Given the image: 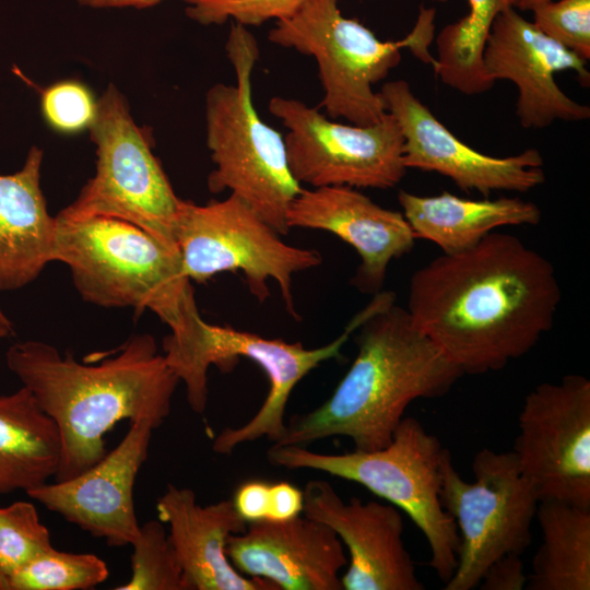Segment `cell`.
Wrapping results in <instances>:
<instances>
[{"instance_id": "6da1fadb", "label": "cell", "mask_w": 590, "mask_h": 590, "mask_svg": "<svg viewBox=\"0 0 590 590\" xmlns=\"http://www.w3.org/2000/svg\"><path fill=\"white\" fill-rule=\"evenodd\" d=\"M560 297L548 259L492 232L417 269L405 309L463 375H482L529 353L552 329Z\"/></svg>"}, {"instance_id": "7a4b0ae2", "label": "cell", "mask_w": 590, "mask_h": 590, "mask_svg": "<svg viewBox=\"0 0 590 590\" xmlns=\"http://www.w3.org/2000/svg\"><path fill=\"white\" fill-rule=\"evenodd\" d=\"M5 362L59 428L62 453L55 481L101 460L107 452L104 437L117 423L143 420L158 428L170 414L179 382L149 333L131 337L97 365L38 340L13 343Z\"/></svg>"}, {"instance_id": "3957f363", "label": "cell", "mask_w": 590, "mask_h": 590, "mask_svg": "<svg viewBox=\"0 0 590 590\" xmlns=\"http://www.w3.org/2000/svg\"><path fill=\"white\" fill-rule=\"evenodd\" d=\"M357 355L320 406L291 418L273 445L304 446L350 438L355 450L386 447L416 399L447 394L463 376L412 323L396 295L384 291L376 309L357 327Z\"/></svg>"}, {"instance_id": "277c9868", "label": "cell", "mask_w": 590, "mask_h": 590, "mask_svg": "<svg viewBox=\"0 0 590 590\" xmlns=\"http://www.w3.org/2000/svg\"><path fill=\"white\" fill-rule=\"evenodd\" d=\"M55 261L68 266L81 297L105 308L149 309L170 328L163 350L185 354L204 338L190 280L178 252L129 222L56 216Z\"/></svg>"}, {"instance_id": "5b68a950", "label": "cell", "mask_w": 590, "mask_h": 590, "mask_svg": "<svg viewBox=\"0 0 590 590\" xmlns=\"http://www.w3.org/2000/svg\"><path fill=\"white\" fill-rule=\"evenodd\" d=\"M235 84L216 83L205 94V138L215 168L208 177L213 193L229 190L248 203L280 235L302 186L292 176L284 139L257 114L251 75L259 58L255 36L232 23L225 45Z\"/></svg>"}, {"instance_id": "8992f818", "label": "cell", "mask_w": 590, "mask_h": 590, "mask_svg": "<svg viewBox=\"0 0 590 590\" xmlns=\"http://www.w3.org/2000/svg\"><path fill=\"white\" fill-rule=\"evenodd\" d=\"M435 14L434 9L422 7L408 36L384 42L357 20L345 17L338 0H306L292 16L276 21L268 39L316 59L323 88L321 105L331 118L368 126L387 113L374 85L399 64L402 48L425 62L435 61L427 52Z\"/></svg>"}, {"instance_id": "52a82bcc", "label": "cell", "mask_w": 590, "mask_h": 590, "mask_svg": "<svg viewBox=\"0 0 590 590\" xmlns=\"http://www.w3.org/2000/svg\"><path fill=\"white\" fill-rule=\"evenodd\" d=\"M445 448L414 417H403L391 441L373 451L320 453L304 446L273 445L268 461L291 470L308 469L361 484L403 510L421 530L430 551L428 565L446 583L458 564L459 534L440 502Z\"/></svg>"}, {"instance_id": "ba28073f", "label": "cell", "mask_w": 590, "mask_h": 590, "mask_svg": "<svg viewBox=\"0 0 590 590\" xmlns=\"http://www.w3.org/2000/svg\"><path fill=\"white\" fill-rule=\"evenodd\" d=\"M88 130L96 146V173L59 214L119 219L178 252L175 225L181 199L153 154L150 132L134 122L114 84L97 101Z\"/></svg>"}, {"instance_id": "9c48e42d", "label": "cell", "mask_w": 590, "mask_h": 590, "mask_svg": "<svg viewBox=\"0 0 590 590\" xmlns=\"http://www.w3.org/2000/svg\"><path fill=\"white\" fill-rule=\"evenodd\" d=\"M473 482L463 480L445 448L440 502L456 522L458 564L445 590H471L486 569L509 554L521 555L531 543L539 496L521 473L511 451L484 448L472 461Z\"/></svg>"}, {"instance_id": "30bf717a", "label": "cell", "mask_w": 590, "mask_h": 590, "mask_svg": "<svg viewBox=\"0 0 590 590\" xmlns=\"http://www.w3.org/2000/svg\"><path fill=\"white\" fill-rule=\"evenodd\" d=\"M281 236L233 193L204 205L181 199L175 225L180 263L190 281L204 283L221 272H241L250 293L263 302L270 296L267 281L273 280L287 312L297 319L293 275L320 266L322 258Z\"/></svg>"}, {"instance_id": "8fae6325", "label": "cell", "mask_w": 590, "mask_h": 590, "mask_svg": "<svg viewBox=\"0 0 590 590\" xmlns=\"http://www.w3.org/2000/svg\"><path fill=\"white\" fill-rule=\"evenodd\" d=\"M269 111L288 130L283 137L290 172L302 186L389 189L405 176L403 135L396 118L376 123H341L317 108L281 96Z\"/></svg>"}, {"instance_id": "7c38bea8", "label": "cell", "mask_w": 590, "mask_h": 590, "mask_svg": "<svg viewBox=\"0 0 590 590\" xmlns=\"http://www.w3.org/2000/svg\"><path fill=\"white\" fill-rule=\"evenodd\" d=\"M515 453L540 502L590 508V381L569 374L524 398Z\"/></svg>"}, {"instance_id": "4fadbf2b", "label": "cell", "mask_w": 590, "mask_h": 590, "mask_svg": "<svg viewBox=\"0 0 590 590\" xmlns=\"http://www.w3.org/2000/svg\"><path fill=\"white\" fill-rule=\"evenodd\" d=\"M379 94L401 128L406 168L438 173L461 190L485 197L499 190L527 192L545 181L543 156L536 149L507 157L481 153L442 125L406 81H389Z\"/></svg>"}, {"instance_id": "5bb4252c", "label": "cell", "mask_w": 590, "mask_h": 590, "mask_svg": "<svg viewBox=\"0 0 590 590\" xmlns=\"http://www.w3.org/2000/svg\"><path fill=\"white\" fill-rule=\"evenodd\" d=\"M483 66L493 83L508 80L517 86L516 115L526 129L590 118V107L565 94L554 78L560 71H574L588 86L587 60L543 34L516 8L494 20L484 46Z\"/></svg>"}, {"instance_id": "9a60e30c", "label": "cell", "mask_w": 590, "mask_h": 590, "mask_svg": "<svg viewBox=\"0 0 590 590\" xmlns=\"http://www.w3.org/2000/svg\"><path fill=\"white\" fill-rule=\"evenodd\" d=\"M381 298L382 292L375 294L337 339L317 349H306L299 342L288 343L281 339H268L252 332L209 323L210 366L215 365L221 370L228 371L243 356L262 368L270 384L267 398L258 412L241 426L223 428L213 439V451L229 455L239 445L263 437L276 442L286 428L285 410L293 389L321 363L340 356V351L351 333L376 309Z\"/></svg>"}, {"instance_id": "2e32d148", "label": "cell", "mask_w": 590, "mask_h": 590, "mask_svg": "<svg viewBox=\"0 0 590 590\" xmlns=\"http://www.w3.org/2000/svg\"><path fill=\"white\" fill-rule=\"evenodd\" d=\"M303 514L330 527L347 547L343 590H423L403 541V518L391 504L343 502L323 480L303 489Z\"/></svg>"}, {"instance_id": "e0dca14e", "label": "cell", "mask_w": 590, "mask_h": 590, "mask_svg": "<svg viewBox=\"0 0 590 590\" xmlns=\"http://www.w3.org/2000/svg\"><path fill=\"white\" fill-rule=\"evenodd\" d=\"M153 430L149 422L134 421L121 441L87 470L26 494L110 546L131 545L140 529L133 487Z\"/></svg>"}, {"instance_id": "ac0fdd59", "label": "cell", "mask_w": 590, "mask_h": 590, "mask_svg": "<svg viewBox=\"0 0 590 590\" xmlns=\"http://www.w3.org/2000/svg\"><path fill=\"white\" fill-rule=\"evenodd\" d=\"M288 228L329 232L351 245L361 258L352 280L363 293L382 291L389 263L409 253L415 237L402 212L375 203L357 188H302L286 213Z\"/></svg>"}, {"instance_id": "d6986e66", "label": "cell", "mask_w": 590, "mask_h": 590, "mask_svg": "<svg viewBox=\"0 0 590 590\" xmlns=\"http://www.w3.org/2000/svg\"><path fill=\"white\" fill-rule=\"evenodd\" d=\"M226 554L239 573L278 590H343L339 573L347 557L341 540L305 515L249 522L243 533L228 538Z\"/></svg>"}, {"instance_id": "ffe728a7", "label": "cell", "mask_w": 590, "mask_h": 590, "mask_svg": "<svg viewBox=\"0 0 590 590\" xmlns=\"http://www.w3.org/2000/svg\"><path fill=\"white\" fill-rule=\"evenodd\" d=\"M156 510L168 524L187 590H278L267 580L243 575L231 563L228 538L247 528L232 499L202 506L191 488L167 484Z\"/></svg>"}, {"instance_id": "44dd1931", "label": "cell", "mask_w": 590, "mask_h": 590, "mask_svg": "<svg viewBox=\"0 0 590 590\" xmlns=\"http://www.w3.org/2000/svg\"><path fill=\"white\" fill-rule=\"evenodd\" d=\"M43 158L32 146L19 170L0 175V292L28 285L55 261L56 216L40 187Z\"/></svg>"}, {"instance_id": "7402d4cb", "label": "cell", "mask_w": 590, "mask_h": 590, "mask_svg": "<svg viewBox=\"0 0 590 590\" xmlns=\"http://www.w3.org/2000/svg\"><path fill=\"white\" fill-rule=\"evenodd\" d=\"M398 201L414 237L434 243L442 253L467 250L498 227L535 226L542 219L535 203L520 198L472 200L447 191L417 196L400 190Z\"/></svg>"}, {"instance_id": "603a6c76", "label": "cell", "mask_w": 590, "mask_h": 590, "mask_svg": "<svg viewBox=\"0 0 590 590\" xmlns=\"http://www.w3.org/2000/svg\"><path fill=\"white\" fill-rule=\"evenodd\" d=\"M61 453L57 424L27 388L0 396V494L27 493L48 483Z\"/></svg>"}, {"instance_id": "cb8c5ba5", "label": "cell", "mask_w": 590, "mask_h": 590, "mask_svg": "<svg viewBox=\"0 0 590 590\" xmlns=\"http://www.w3.org/2000/svg\"><path fill=\"white\" fill-rule=\"evenodd\" d=\"M542 543L528 576V590L590 589V508L558 500L539 503Z\"/></svg>"}, {"instance_id": "d4e9b609", "label": "cell", "mask_w": 590, "mask_h": 590, "mask_svg": "<svg viewBox=\"0 0 590 590\" xmlns=\"http://www.w3.org/2000/svg\"><path fill=\"white\" fill-rule=\"evenodd\" d=\"M469 12L442 27L436 38L435 73L451 88L476 95L492 88L483 66V51L497 15L517 8L519 0H467Z\"/></svg>"}, {"instance_id": "484cf974", "label": "cell", "mask_w": 590, "mask_h": 590, "mask_svg": "<svg viewBox=\"0 0 590 590\" xmlns=\"http://www.w3.org/2000/svg\"><path fill=\"white\" fill-rule=\"evenodd\" d=\"M106 563L91 553L55 547L39 554L8 578L10 590H85L104 582Z\"/></svg>"}, {"instance_id": "4316f807", "label": "cell", "mask_w": 590, "mask_h": 590, "mask_svg": "<svg viewBox=\"0 0 590 590\" xmlns=\"http://www.w3.org/2000/svg\"><path fill=\"white\" fill-rule=\"evenodd\" d=\"M131 545V577L115 589L187 590L168 533L160 519L140 524Z\"/></svg>"}, {"instance_id": "83f0119b", "label": "cell", "mask_w": 590, "mask_h": 590, "mask_svg": "<svg viewBox=\"0 0 590 590\" xmlns=\"http://www.w3.org/2000/svg\"><path fill=\"white\" fill-rule=\"evenodd\" d=\"M51 547L50 532L34 504L20 500L0 507V573L7 579Z\"/></svg>"}, {"instance_id": "f1b7e54d", "label": "cell", "mask_w": 590, "mask_h": 590, "mask_svg": "<svg viewBox=\"0 0 590 590\" xmlns=\"http://www.w3.org/2000/svg\"><path fill=\"white\" fill-rule=\"evenodd\" d=\"M186 13L201 24H223L227 21L244 26H258L269 20L292 16L306 0H185Z\"/></svg>"}, {"instance_id": "f546056e", "label": "cell", "mask_w": 590, "mask_h": 590, "mask_svg": "<svg viewBox=\"0 0 590 590\" xmlns=\"http://www.w3.org/2000/svg\"><path fill=\"white\" fill-rule=\"evenodd\" d=\"M532 12V23L543 34L582 59H590V0H552Z\"/></svg>"}, {"instance_id": "4dcf8cb0", "label": "cell", "mask_w": 590, "mask_h": 590, "mask_svg": "<svg viewBox=\"0 0 590 590\" xmlns=\"http://www.w3.org/2000/svg\"><path fill=\"white\" fill-rule=\"evenodd\" d=\"M40 109L51 129L61 133H76L93 123L97 102L85 84L66 80L43 91Z\"/></svg>"}, {"instance_id": "1f68e13d", "label": "cell", "mask_w": 590, "mask_h": 590, "mask_svg": "<svg viewBox=\"0 0 590 590\" xmlns=\"http://www.w3.org/2000/svg\"><path fill=\"white\" fill-rule=\"evenodd\" d=\"M270 488L271 483L263 480H249L236 488L232 502L247 523L268 520Z\"/></svg>"}, {"instance_id": "d6a6232c", "label": "cell", "mask_w": 590, "mask_h": 590, "mask_svg": "<svg viewBox=\"0 0 590 590\" xmlns=\"http://www.w3.org/2000/svg\"><path fill=\"white\" fill-rule=\"evenodd\" d=\"M528 576L520 555L509 554L495 560L484 573L479 588L482 590H522Z\"/></svg>"}, {"instance_id": "836d02e7", "label": "cell", "mask_w": 590, "mask_h": 590, "mask_svg": "<svg viewBox=\"0 0 590 590\" xmlns=\"http://www.w3.org/2000/svg\"><path fill=\"white\" fill-rule=\"evenodd\" d=\"M303 489L286 482L271 483L270 509L267 521H286L303 514Z\"/></svg>"}, {"instance_id": "e575fe53", "label": "cell", "mask_w": 590, "mask_h": 590, "mask_svg": "<svg viewBox=\"0 0 590 590\" xmlns=\"http://www.w3.org/2000/svg\"><path fill=\"white\" fill-rule=\"evenodd\" d=\"M163 0H76L81 5L94 9L137 8L153 7Z\"/></svg>"}, {"instance_id": "d590c367", "label": "cell", "mask_w": 590, "mask_h": 590, "mask_svg": "<svg viewBox=\"0 0 590 590\" xmlns=\"http://www.w3.org/2000/svg\"><path fill=\"white\" fill-rule=\"evenodd\" d=\"M13 331V327L9 318L0 309V339L9 337Z\"/></svg>"}, {"instance_id": "8d00e7d4", "label": "cell", "mask_w": 590, "mask_h": 590, "mask_svg": "<svg viewBox=\"0 0 590 590\" xmlns=\"http://www.w3.org/2000/svg\"><path fill=\"white\" fill-rule=\"evenodd\" d=\"M548 1L552 0H519L517 8L522 11H532L538 5Z\"/></svg>"}, {"instance_id": "74e56055", "label": "cell", "mask_w": 590, "mask_h": 590, "mask_svg": "<svg viewBox=\"0 0 590 590\" xmlns=\"http://www.w3.org/2000/svg\"><path fill=\"white\" fill-rule=\"evenodd\" d=\"M0 590H10L8 579L0 573Z\"/></svg>"}, {"instance_id": "f35d334b", "label": "cell", "mask_w": 590, "mask_h": 590, "mask_svg": "<svg viewBox=\"0 0 590 590\" xmlns=\"http://www.w3.org/2000/svg\"><path fill=\"white\" fill-rule=\"evenodd\" d=\"M430 1H434V2H446L447 0H430Z\"/></svg>"}]
</instances>
